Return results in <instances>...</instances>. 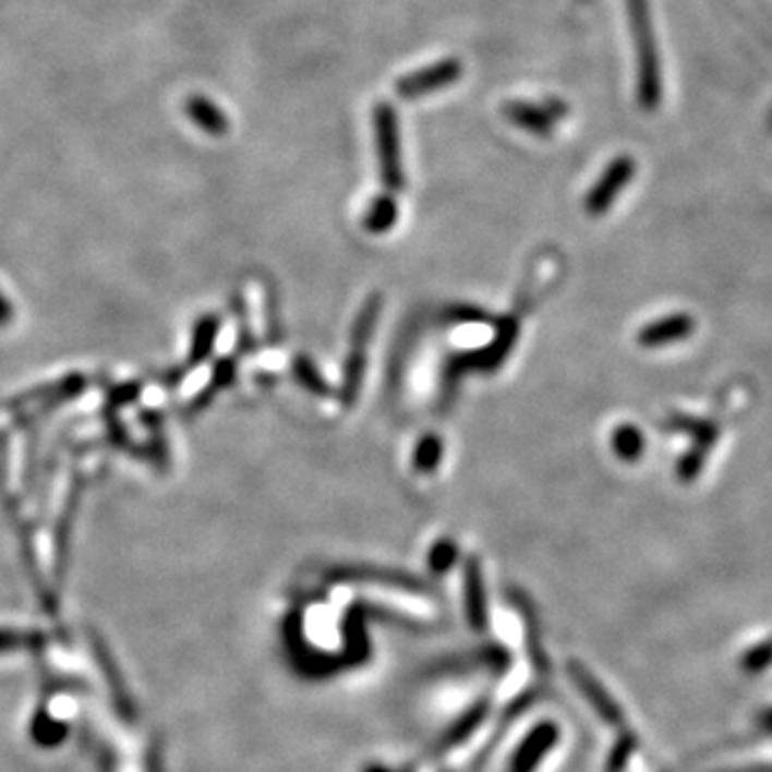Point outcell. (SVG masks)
<instances>
[{
    "label": "cell",
    "mask_w": 772,
    "mask_h": 772,
    "mask_svg": "<svg viewBox=\"0 0 772 772\" xmlns=\"http://www.w3.org/2000/svg\"><path fill=\"white\" fill-rule=\"evenodd\" d=\"M629 24L634 44L638 50V101L646 112H652L661 104V63L656 55L654 28L648 0H627Z\"/></svg>",
    "instance_id": "obj_1"
},
{
    "label": "cell",
    "mask_w": 772,
    "mask_h": 772,
    "mask_svg": "<svg viewBox=\"0 0 772 772\" xmlns=\"http://www.w3.org/2000/svg\"><path fill=\"white\" fill-rule=\"evenodd\" d=\"M372 125L376 137L381 179L388 193H399L406 188L399 112L390 101H376L372 110Z\"/></svg>",
    "instance_id": "obj_2"
},
{
    "label": "cell",
    "mask_w": 772,
    "mask_h": 772,
    "mask_svg": "<svg viewBox=\"0 0 772 772\" xmlns=\"http://www.w3.org/2000/svg\"><path fill=\"white\" fill-rule=\"evenodd\" d=\"M461 75H463V64L459 59L449 57L438 63L427 64L414 73L401 75L395 82V93H397V97H401L406 101L427 97V95L449 88L455 82L461 80Z\"/></svg>",
    "instance_id": "obj_3"
},
{
    "label": "cell",
    "mask_w": 772,
    "mask_h": 772,
    "mask_svg": "<svg viewBox=\"0 0 772 772\" xmlns=\"http://www.w3.org/2000/svg\"><path fill=\"white\" fill-rule=\"evenodd\" d=\"M381 312V297H374L365 310L361 312L359 322L354 326L352 333V348L346 361V372H343V388H341V401L343 403H352L357 397V390L361 385V376H363V367H365V352H367V341L374 328V322L378 318Z\"/></svg>",
    "instance_id": "obj_4"
},
{
    "label": "cell",
    "mask_w": 772,
    "mask_h": 772,
    "mask_svg": "<svg viewBox=\"0 0 772 772\" xmlns=\"http://www.w3.org/2000/svg\"><path fill=\"white\" fill-rule=\"evenodd\" d=\"M636 170H638V164L634 157H629V155L616 157L605 168L601 179L592 185L590 193L586 195L583 206H586L588 215H592V217L605 215L612 208L614 200L631 183V179L636 177Z\"/></svg>",
    "instance_id": "obj_5"
},
{
    "label": "cell",
    "mask_w": 772,
    "mask_h": 772,
    "mask_svg": "<svg viewBox=\"0 0 772 772\" xmlns=\"http://www.w3.org/2000/svg\"><path fill=\"white\" fill-rule=\"evenodd\" d=\"M560 738V729L558 725H554L552 721H543L539 723L517 747L509 769L507 772H534L539 769V764L543 762L545 753L552 751L556 747Z\"/></svg>",
    "instance_id": "obj_6"
},
{
    "label": "cell",
    "mask_w": 772,
    "mask_h": 772,
    "mask_svg": "<svg viewBox=\"0 0 772 772\" xmlns=\"http://www.w3.org/2000/svg\"><path fill=\"white\" fill-rule=\"evenodd\" d=\"M696 333V318L689 314H670L659 321L646 324L638 333V343L642 348H665L676 341L689 339Z\"/></svg>",
    "instance_id": "obj_7"
},
{
    "label": "cell",
    "mask_w": 772,
    "mask_h": 772,
    "mask_svg": "<svg viewBox=\"0 0 772 772\" xmlns=\"http://www.w3.org/2000/svg\"><path fill=\"white\" fill-rule=\"evenodd\" d=\"M503 117L515 128L532 133L536 137H552L556 131V121L547 114L543 104H530L523 99H511L503 104Z\"/></svg>",
    "instance_id": "obj_8"
},
{
    "label": "cell",
    "mask_w": 772,
    "mask_h": 772,
    "mask_svg": "<svg viewBox=\"0 0 772 772\" xmlns=\"http://www.w3.org/2000/svg\"><path fill=\"white\" fill-rule=\"evenodd\" d=\"M571 678L576 680L579 691L588 698V702L594 707V710H596L607 723H612V725H616V727L623 725V721H625L623 710L610 698V693L596 683V678L588 672L586 665L574 661V663H571Z\"/></svg>",
    "instance_id": "obj_9"
},
{
    "label": "cell",
    "mask_w": 772,
    "mask_h": 772,
    "mask_svg": "<svg viewBox=\"0 0 772 772\" xmlns=\"http://www.w3.org/2000/svg\"><path fill=\"white\" fill-rule=\"evenodd\" d=\"M466 616L474 631H483L487 627V603H485V588L483 576L477 558L466 563Z\"/></svg>",
    "instance_id": "obj_10"
},
{
    "label": "cell",
    "mask_w": 772,
    "mask_h": 772,
    "mask_svg": "<svg viewBox=\"0 0 772 772\" xmlns=\"http://www.w3.org/2000/svg\"><path fill=\"white\" fill-rule=\"evenodd\" d=\"M185 112L197 128L210 135H226L230 129L228 114L202 95H195L185 101Z\"/></svg>",
    "instance_id": "obj_11"
},
{
    "label": "cell",
    "mask_w": 772,
    "mask_h": 772,
    "mask_svg": "<svg viewBox=\"0 0 772 772\" xmlns=\"http://www.w3.org/2000/svg\"><path fill=\"white\" fill-rule=\"evenodd\" d=\"M670 425L676 430V432H683L687 436H691L693 445L696 447H702V449L712 450V447L716 445L719 441V430L714 423H710L707 419H700V417H687V414H674L670 419Z\"/></svg>",
    "instance_id": "obj_12"
},
{
    "label": "cell",
    "mask_w": 772,
    "mask_h": 772,
    "mask_svg": "<svg viewBox=\"0 0 772 772\" xmlns=\"http://www.w3.org/2000/svg\"><path fill=\"white\" fill-rule=\"evenodd\" d=\"M397 215H399V208H397V202L390 193H383V195H376L365 213V228L374 234H383V232H388L395 221H397Z\"/></svg>",
    "instance_id": "obj_13"
},
{
    "label": "cell",
    "mask_w": 772,
    "mask_h": 772,
    "mask_svg": "<svg viewBox=\"0 0 772 772\" xmlns=\"http://www.w3.org/2000/svg\"><path fill=\"white\" fill-rule=\"evenodd\" d=\"M333 579H381L385 581L388 586H399V588H406V590H414V592H423L427 590V586L421 581V579L412 578L408 574H399V571H378V569H352V571H335Z\"/></svg>",
    "instance_id": "obj_14"
},
{
    "label": "cell",
    "mask_w": 772,
    "mask_h": 772,
    "mask_svg": "<svg viewBox=\"0 0 772 772\" xmlns=\"http://www.w3.org/2000/svg\"><path fill=\"white\" fill-rule=\"evenodd\" d=\"M612 449L623 461H638L646 450V438L640 427L620 425L612 434Z\"/></svg>",
    "instance_id": "obj_15"
},
{
    "label": "cell",
    "mask_w": 772,
    "mask_h": 772,
    "mask_svg": "<svg viewBox=\"0 0 772 772\" xmlns=\"http://www.w3.org/2000/svg\"><path fill=\"white\" fill-rule=\"evenodd\" d=\"M363 616H359L354 610L346 616V659L348 663H363L370 654V646L363 629Z\"/></svg>",
    "instance_id": "obj_16"
},
{
    "label": "cell",
    "mask_w": 772,
    "mask_h": 772,
    "mask_svg": "<svg viewBox=\"0 0 772 772\" xmlns=\"http://www.w3.org/2000/svg\"><path fill=\"white\" fill-rule=\"evenodd\" d=\"M487 710H490L487 702H477L455 725H450L449 732L443 736V747L449 749V747L459 745L461 740H466L483 723V719L487 716Z\"/></svg>",
    "instance_id": "obj_17"
},
{
    "label": "cell",
    "mask_w": 772,
    "mask_h": 772,
    "mask_svg": "<svg viewBox=\"0 0 772 772\" xmlns=\"http://www.w3.org/2000/svg\"><path fill=\"white\" fill-rule=\"evenodd\" d=\"M443 457V443L436 436H425L414 450V466L421 472H434Z\"/></svg>",
    "instance_id": "obj_18"
},
{
    "label": "cell",
    "mask_w": 772,
    "mask_h": 772,
    "mask_svg": "<svg viewBox=\"0 0 772 772\" xmlns=\"http://www.w3.org/2000/svg\"><path fill=\"white\" fill-rule=\"evenodd\" d=\"M708 453H710V450L693 445L691 449L687 450V453L680 457L676 472H678V479H680L683 483H691V481L702 472V468H704V463H707Z\"/></svg>",
    "instance_id": "obj_19"
},
{
    "label": "cell",
    "mask_w": 772,
    "mask_h": 772,
    "mask_svg": "<svg viewBox=\"0 0 772 772\" xmlns=\"http://www.w3.org/2000/svg\"><path fill=\"white\" fill-rule=\"evenodd\" d=\"M294 374H297L299 383L305 386V388H310L312 393H316V395H321V397H324V395L328 393V385L322 381L318 370H316L307 359L301 357V359L294 361Z\"/></svg>",
    "instance_id": "obj_20"
},
{
    "label": "cell",
    "mask_w": 772,
    "mask_h": 772,
    "mask_svg": "<svg viewBox=\"0 0 772 772\" xmlns=\"http://www.w3.org/2000/svg\"><path fill=\"white\" fill-rule=\"evenodd\" d=\"M636 747H638L636 736H634L631 732H627V734L623 736V740L616 745V749L612 751V758H610V762H607L605 772H623V769H625L627 762H629V758H631V753L636 751Z\"/></svg>",
    "instance_id": "obj_21"
},
{
    "label": "cell",
    "mask_w": 772,
    "mask_h": 772,
    "mask_svg": "<svg viewBox=\"0 0 772 772\" xmlns=\"http://www.w3.org/2000/svg\"><path fill=\"white\" fill-rule=\"evenodd\" d=\"M455 558H457V547L450 541H441L430 552V567L434 574H445L449 571Z\"/></svg>",
    "instance_id": "obj_22"
},
{
    "label": "cell",
    "mask_w": 772,
    "mask_h": 772,
    "mask_svg": "<svg viewBox=\"0 0 772 772\" xmlns=\"http://www.w3.org/2000/svg\"><path fill=\"white\" fill-rule=\"evenodd\" d=\"M772 661V640L760 643L758 648H753L747 656H745V667L749 672H760L762 667H767Z\"/></svg>",
    "instance_id": "obj_23"
},
{
    "label": "cell",
    "mask_w": 772,
    "mask_h": 772,
    "mask_svg": "<svg viewBox=\"0 0 772 772\" xmlns=\"http://www.w3.org/2000/svg\"><path fill=\"white\" fill-rule=\"evenodd\" d=\"M541 104H543V108L547 110V114H550L556 123H560L563 119H567V117L571 114L569 104H567L565 99H560V97H545V99H541Z\"/></svg>",
    "instance_id": "obj_24"
},
{
    "label": "cell",
    "mask_w": 772,
    "mask_h": 772,
    "mask_svg": "<svg viewBox=\"0 0 772 772\" xmlns=\"http://www.w3.org/2000/svg\"><path fill=\"white\" fill-rule=\"evenodd\" d=\"M365 772H393V771H388V769H385V767H370V769H367V771H365Z\"/></svg>",
    "instance_id": "obj_25"
},
{
    "label": "cell",
    "mask_w": 772,
    "mask_h": 772,
    "mask_svg": "<svg viewBox=\"0 0 772 772\" xmlns=\"http://www.w3.org/2000/svg\"><path fill=\"white\" fill-rule=\"evenodd\" d=\"M579 2H588V0H579Z\"/></svg>",
    "instance_id": "obj_26"
}]
</instances>
